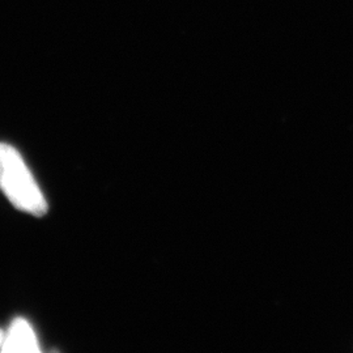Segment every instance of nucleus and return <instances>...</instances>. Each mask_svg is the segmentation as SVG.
Listing matches in <instances>:
<instances>
[{
  "instance_id": "1",
  "label": "nucleus",
  "mask_w": 353,
  "mask_h": 353,
  "mask_svg": "<svg viewBox=\"0 0 353 353\" xmlns=\"http://www.w3.org/2000/svg\"><path fill=\"white\" fill-rule=\"evenodd\" d=\"M0 190L21 212L42 217L49 211L48 201L23 156L8 143H0Z\"/></svg>"
},
{
  "instance_id": "2",
  "label": "nucleus",
  "mask_w": 353,
  "mask_h": 353,
  "mask_svg": "<svg viewBox=\"0 0 353 353\" xmlns=\"http://www.w3.org/2000/svg\"><path fill=\"white\" fill-rule=\"evenodd\" d=\"M1 352H39L37 335L26 318H14L4 331Z\"/></svg>"
},
{
  "instance_id": "3",
  "label": "nucleus",
  "mask_w": 353,
  "mask_h": 353,
  "mask_svg": "<svg viewBox=\"0 0 353 353\" xmlns=\"http://www.w3.org/2000/svg\"><path fill=\"white\" fill-rule=\"evenodd\" d=\"M3 339H4V331L0 328V350H1V345H3Z\"/></svg>"
}]
</instances>
